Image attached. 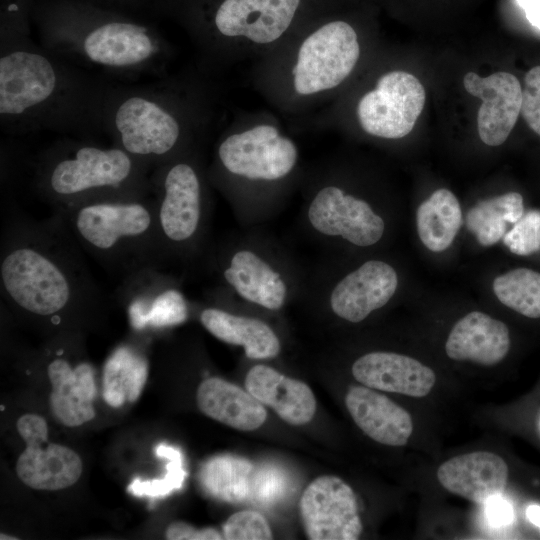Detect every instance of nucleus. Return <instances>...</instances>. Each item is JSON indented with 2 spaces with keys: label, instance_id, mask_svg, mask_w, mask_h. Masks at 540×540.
Here are the masks:
<instances>
[{
  "label": "nucleus",
  "instance_id": "nucleus-1",
  "mask_svg": "<svg viewBox=\"0 0 540 540\" xmlns=\"http://www.w3.org/2000/svg\"><path fill=\"white\" fill-rule=\"evenodd\" d=\"M0 290L17 312L59 327L100 308L104 292L58 212L35 220L13 213L0 247Z\"/></svg>",
  "mask_w": 540,
  "mask_h": 540
},
{
  "label": "nucleus",
  "instance_id": "nucleus-2",
  "mask_svg": "<svg viewBox=\"0 0 540 540\" xmlns=\"http://www.w3.org/2000/svg\"><path fill=\"white\" fill-rule=\"evenodd\" d=\"M111 83L36 44L30 33L0 36V126L8 134L101 131Z\"/></svg>",
  "mask_w": 540,
  "mask_h": 540
},
{
  "label": "nucleus",
  "instance_id": "nucleus-3",
  "mask_svg": "<svg viewBox=\"0 0 540 540\" xmlns=\"http://www.w3.org/2000/svg\"><path fill=\"white\" fill-rule=\"evenodd\" d=\"M208 76L197 68L145 85L110 84L101 131L151 169L205 144L216 102Z\"/></svg>",
  "mask_w": 540,
  "mask_h": 540
},
{
  "label": "nucleus",
  "instance_id": "nucleus-4",
  "mask_svg": "<svg viewBox=\"0 0 540 540\" xmlns=\"http://www.w3.org/2000/svg\"><path fill=\"white\" fill-rule=\"evenodd\" d=\"M300 148L274 114L245 112L214 143L207 175L244 229L276 216L300 188Z\"/></svg>",
  "mask_w": 540,
  "mask_h": 540
},
{
  "label": "nucleus",
  "instance_id": "nucleus-5",
  "mask_svg": "<svg viewBox=\"0 0 540 540\" xmlns=\"http://www.w3.org/2000/svg\"><path fill=\"white\" fill-rule=\"evenodd\" d=\"M31 20L52 54L123 78L165 76L174 54L154 26L84 0H37Z\"/></svg>",
  "mask_w": 540,
  "mask_h": 540
},
{
  "label": "nucleus",
  "instance_id": "nucleus-6",
  "mask_svg": "<svg viewBox=\"0 0 540 540\" xmlns=\"http://www.w3.org/2000/svg\"><path fill=\"white\" fill-rule=\"evenodd\" d=\"M362 45L347 20L310 17L254 61V88L279 113L307 118L336 100L356 70Z\"/></svg>",
  "mask_w": 540,
  "mask_h": 540
},
{
  "label": "nucleus",
  "instance_id": "nucleus-7",
  "mask_svg": "<svg viewBox=\"0 0 540 540\" xmlns=\"http://www.w3.org/2000/svg\"><path fill=\"white\" fill-rule=\"evenodd\" d=\"M305 0H158V13L187 31L212 75L267 54L310 18Z\"/></svg>",
  "mask_w": 540,
  "mask_h": 540
},
{
  "label": "nucleus",
  "instance_id": "nucleus-8",
  "mask_svg": "<svg viewBox=\"0 0 540 540\" xmlns=\"http://www.w3.org/2000/svg\"><path fill=\"white\" fill-rule=\"evenodd\" d=\"M152 169L117 145L63 139L37 157L34 192L53 211L103 199L151 195Z\"/></svg>",
  "mask_w": 540,
  "mask_h": 540
},
{
  "label": "nucleus",
  "instance_id": "nucleus-9",
  "mask_svg": "<svg viewBox=\"0 0 540 540\" xmlns=\"http://www.w3.org/2000/svg\"><path fill=\"white\" fill-rule=\"evenodd\" d=\"M54 212L63 216L85 253L121 277L167 265L152 194L95 200Z\"/></svg>",
  "mask_w": 540,
  "mask_h": 540
},
{
  "label": "nucleus",
  "instance_id": "nucleus-10",
  "mask_svg": "<svg viewBox=\"0 0 540 540\" xmlns=\"http://www.w3.org/2000/svg\"><path fill=\"white\" fill-rule=\"evenodd\" d=\"M203 262L215 275L218 286L262 311L279 312L304 295L308 270L259 227L212 244Z\"/></svg>",
  "mask_w": 540,
  "mask_h": 540
},
{
  "label": "nucleus",
  "instance_id": "nucleus-11",
  "mask_svg": "<svg viewBox=\"0 0 540 540\" xmlns=\"http://www.w3.org/2000/svg\"><path fill=\"white\" fill-rule=\"evenodd\" d=\"M205 144L189 148L151 171L159 234L167 264L204 261L212 243V186Z\"/></svg>",
  "mask_w": 540,
  "mask_h": 540
},
{
  "label": "nucleus",
  "instance_id": "nucleus-12",
  "mask_svg": "<svg viewBox=\"0 0 540 540\" xmlns=\"http://www.w3.org/2000/svg\"><path fill=\"white\" fill-rule=\"evenodd\" d=\"M299 189L301 226L324 252L337 244L368 248L383 239V216L344 185L327 159L305 170Z\"/></svg>",
  "mask_w": 540,
  "mask_h": 540
},
{
  "label": "nucleus",
  "instance_id": "nucleus-13",
  "mask_svg": "<svg viewBox=\"0 0 540 540\" xmlns=\"http://www.w3.org/2000/svg\"><path fill=\"white\" fill-rule=\"evenodd\" d=\"M399 277L380 259H368L338 274L324 259L308 271L302 298L313 301L334 317L357 324L385 307L395 295Z\"/></svg>",
  "mask_w": 540,
  "mask_h": 540
},
{
  "label": "nucleus",
  "instance_id": "nucleus-14",
  "mask_svg": "<svg viewBox=\"0 0 540 540\" xmlns=\"http://www.w3.org/2000/svg\"><path fill=\"white\" fill-rule=\"evenodd\" d=\"M425 104V89L412 74L402 70L382 73L374 87L357 100L355 117L368 136L395 140L408 135Z\"/></svg>",
  "mask_w": 540,
  "mask_h": 540
},
{
  "label": "nucleus",
  "instance_id": "nucleus-15",
  "mask_svg": "<svg viewBox=\"0 0 540 540\" xmlns=\"http://www.w3.org/2000/svg\"><path fill=\"white\" fill-rule=\"evenodd\" d=\"M115 296L126 306L136 331L177 326L191 313L180 279L164 268L148 267L122 277Z\"/></svg>",
  "mask_w": 540,
  "mask_h": 540
},
{
  "label": "nucleus",
  "instance_id": "nucleus-16",
  "mask_svg": "<svg viewBox=\"0 0 540 540\" xmlns=\"http://www.w3.org/2000/svg\"><path fill=\"white\" fill-rule=\"evenodd\" d=\"M17 430L26 443L16 464L19 479L36 490L55 491L75 484L82 473V461L72 449L50 443L43 417L25 414L17 421Z\"/></svg>",
  "mask_w": 540,
  "mask_h": 540
},
{
  "label": "nucleus",
  "instance_id": "nucleus-17",
  "mask_svg": "<svg viewBox=\"0 0 540 540\" xmlns=\"http://www.w3.org/2000/svg\"><path fill=\"white\" fill-rule=\"evenodd\" d=\"M299 507L305 533L311 540H356L362 533L356 495L336 476L313 480L304 490Z\"/></svg>",
  "mask_w": 540,
  "mask_h": 540
},
{
  "label": "nucleus",
  "instance_id": "nucleus-18",
  "mask_svg": "<svg viewBox=\"0 0 540 540\" xmlns=\"http://www.w3.org/2000/svg\"><path fill=\"white\" fill-rule=\"evenodd\" d=\"M205 296L209 302H190L191 309L198 312L202 326L217 339L244 349L251 360L276 358L281 351L277 332L262 318L229 308L226 301L214 289Z\"/></svg>",
  "mask_w": 540,
  "mask_h": 540
},
{
  "label": "nucleus",
  "instance_id": "nucleus-19",
  "mask_svg": "<svg viewBox=\"0 0 540 540\" xmlns=\"http://www.w3.org/2000/svg\"><path fill=\"white\" fill-rule=\"evenodd\" d=\"M466 91L482 100L477 128L480 139L489 146L505 142L514 128L522 105V88L511 73L496 72L481 77L468 72L463 78Z\"/></svg>",
  "mask_w": 540,
  "mask_h": 540
},
{
  "label": "nucleus",
  "instance_id": "nucleus-20",
  "mask_svg": "<svg viewBox=\"0 0 540 540\" xmlns=\"http://www.w3.org/2000/svg\"><path fill=\"white\" fill-rule=\"evenodd\" d=\"M355 380L369 388L422 398L436 384L432 368L407 355L372 351L358 357L351 366Z\"/></svg>",
  "mask_w": 540,
  "mask_h": 540
},
{
  "label": "nucleus",
  "instance_id": "nucleus-21",
  "mask_svg": "<svg viewBox=\"0 0 540 540\" xmlns=\"http://www.w3.org/2000/svg\"><path fill=\"white\" fill-rule=\"evenodd\" d=\"M436 476L448 492L483 505L504 492L509 468L506 461L494 452L473 451L443 462Z\"/></svg>",
  "mask_w": 540,
  "mask_h": 540
},
{
  "label": "nucleus",
  "instance_id": "nucleus-22",
  "mask_svg": "<svg viewBox=\"0 0 540 540\" xmlns=\"http://www.w3.org/2000/svg\"><path fill=\"white\" fill-rule=\"evenodd\" d=\"M345 404L355 424L380 444L404 446L413 434L414 423L409 412L375 389L351 386Z\"/></svg>",
  "mask_w": 540,
  "mask_h": 540
},
{
  "label": "nucleus",
  "instance_id": "nucleus-23",
  "mask_svg": "<svg viewBox=\"0 0 540 540\" xmlns=\"http://www.w3.org/2000/svg\"><path fill=\"white\" fill-rule=\"evenodd\" d=\"M507 325L483 312L472 311L452 327L445 343L447 356L483 366L500 363L510 349Z\"/></svg>",
  "mask_w": 540,
  "mask_h": 540
},
{
  "label": "nucleus",
  "instance_id": "nucleus-24",
  "mask_svg": "<svg viewBox=\"0 0 540 540\" xmlns=\"http://www.w3.org/2000/svg\"><path fill=\"white\" fill-rule=\"evenodd\" d=\"M47 374L52 385L51 409L63 425L80 426L94 418L96 386L94 370L89 363L72 366L58 355L49 362Z\"/></svg>",
  "mask_w": 540,
  "mask_h": 540
},
{
  "label": "nucleus",
  "instance_id": "nucleus-25",
  "mask_svg": "<svg viewBox=\"0 0 540 540\" xmlns=\"http://www.w3.org/2000/svg\"><path fill=\"white\" fill-rule=\"evenodd\" d=\"M245 388L291 425H304L315 414L316 399L309 386L268 365L252 366L245 377Z\"/></svg>",
  "mask_w": 540,
  "mask_h": 540
},
{
  "label": "nucleus",
  "instance_id": "nucleus-26",
  "mask_svg": "<svg viewBox=\"0 0 540 540\" xmlns=\"http://www.w3.org/2000/svg\"><path fill=\"white\" fill-rule=\"evenodd\" d=\"M196 400L202 413L241 431L259 428L267 417L262 403L247 390L218 377L202 381Z\"/></svg>",
  "mask_w": 540,
  "mask_h": 540
},
{
  "label": "nucleus",
  "instance_id": "nucleus-27",
  "mask_svg": "<svg viewBox=\"0 0 540 540\" xmlns=\"http://www.w3.org/2000/svg\"><path fill=\"white\" fill-rule=\"evenodd\" d=\"M416 225L421 242L433 252L446 250L462 225V211L448 189L434 191L417 209Z\"/></svg>",
  "mask_w": 540,
  "mask_h": 540
},
{
  "label": "nucleus",
  "instance_id": "nucleus-28",
  "mask_svg": "<svg viewBox=\"0 0 540 540\" xmlns=\"http://www.w3.org/2000/svg\"><path fill=\"white\" fill-rule=\"evenodd\" d=\"M148 362L134 347L121 345L105 362L103 369V398L112 407L125 401L135 402L145 385Z\"/></svg>",
  "mask_w": 540,
  "mask_h": 540
},
{
  "label": "nucleus",
  "instance_id": "nucleus-29",
  "mask_svg": "<svg viewBox=\"0 0 540 540\" xmlns=\"http://www.w3.org/2000/svg\"><path fill=\"white\" fill-rule=\"evenodd\" d=\"M253 465L248 460L221 455L208 460L199 472V482L211 497L229 503L250 498Z\"/></svg>",
  "mask_w": 540,
  "mask_h": 540
},
{
  "label": "nucleus",
  "instance_id": "nucleus-30",
  "mask_svg": "<svg viewBox=\"0 0 540 540\" xmlns=\"http://www.w3.org/2000/svg\"><path fill=\"white\" fill-rule=\"evenodd\" d=\"M523 213L522 195L508 192L482 200L469 209L466 226L482 246H491L503 238L507 224L516 223Z\"/></svg>",
  "mask_w": 540,
  "mask_h": 540
},
{
  "label": "nucleus",
  "instance_id": "nucleus-31",
  "mask_svg": "<svg viewBox=\"0 0 540 540\" xmlns=\"http://www.w3.org/2000/svg\"><path fill=\"white\" fill-rule=\"evenodd\" d=\"M493 291L505 306L528 318H540V273L517 268L497 276Z\"/></svg>",
  "mask_w": 540,
  "mask_h": 540
},
{
  "label": "nucleus",
  "instance_id": "nucleus-32",
  "mask_svg": "<svg viewBox=\"0 0 540 540\" xmlns=\"http://www.w3.org/2000/svg\"><path fill=\"white\" fill-rule=\"evenodd\" d=\"M155 452L158 457L169 460L166 465V474L162 478L143 481L139 478L133 480L128 486V491L137 497L159 498L179 490L185 480L186 471L183 467L181 452L166 444H160Z\"/></svg>",
  "mask_w": 540,
  "mask_h": 540
},
{
  "label": "nucleus",
  "instance_id": "nucleus-33",
  "mask_svg": "<svg viewBox=\"0 0 540 540\" xmlns=\"http://www.w3.org/2000/svg\"><path fill=\"white\" fill-rule=\"evenodd\" d=\"M289 489L286 473L273 465H265L252 474L250 499L262 506L274 505Z\"/></svg>",
  "mask_w": 540,
  "mask_h": 540
},
{
  "label": "nucleus",
  "instance_id": "nucleus-34",
  "mask_svg": "<svg viewBox=\"0 0 540 540\" xmlns=\"http://www.w3.org/2000/svg\"><path fill=\"white\" fill-rule=\"evenodd\" d=\"M504 244L517 255L540 250V210H529L503 236Z\"/></svg>",
  "mask_w": 540,
  "mask_h": 540
},
{
  "label": "nucleus",
  "instance_id": "nucleus-35",
  "mask_svg": "<svg viewBox=\"0 0 540 540\" xmlns=\"http://www.w3.org/2000/svg\"><path fill=\"white\" fill-rule=\"evenodd\" d=\"M227 540H268L272 532L265 517L259 512L244 510L231 515L223 526Z\"/></svg>",
  "mask_w": 540,
  "mask_h": 540
},
{
  "label": "nucleus",
  "instance_id": "nucleus-36",
  "mask_svg": "<svg viewBox=\"0 0 540 540\" xmlns=\"http://www.w3.org/2000/svg\"><path fill=\"white\" fill-rule=\"evenodd\" d=\"M520 113L527 125L540 136V66L530 69L524 78Z\"/></svg>",
  "mask_w": 540,
  "mask_h": 540
},
{
  "label": "nucleus",
  "instance_id": "nucleus-37",
  "mask_svg": "<svg viewBox=\"0 0 540 540\" xmlns=\"http://www.w3.org/2000/svg\"><path fill=\"white\" fill-rule=\"evenodd\" d=\"M37 0H0V31H29Z\"/></svg>",
  "mask_w": 540,
  "mask_h": 540
},
{
  "label": "nucleus",
  "instance_id": "nucleus-38",
  "mask_svg": "<svg viewBox=\"0 0 540 540\" xmlns=\"http://www.w3.org/2000/svg\"><path fill=\"white\" fill-rule=\"evenodd\" d=\"M165 536L169 540H219L223 538V536L213 528L198 530L184 522H174L169 525Z\"/></svg>",
  "mask_w": 540,
  "mask_h": 540
},
{
  "label": "nucleus",
  "instance_id": "nucleus-39",
  "mask_svg": "<svg viewBox=\"0 0 540 540\" xmlns=\"http://www.w3.org/2000/svg\"><path fill=\"white\" fill-rule=\"evenodd\" d=\"M485 505L486 516L492 525L503 526L513 520L512 506L501 495L490 498Z\"/></svg>",
  "mask_w": 540,
  "mask_h": 540
},
{
  "label": "nucleus",
  "instance_id": "nucleus-40",
  "mask_svg": "<svg viewBox=\"0 0 540 540\" xmlns=\"http://www.w3.org/2000/svg\"><path fill=\"white\" fill-rule=\"evenodd\" d=\"M97 6L126 12L129 14L151 11L155 0H84Z\"/></svg>",
  "mask_w": 540,
  "mask_h": 540
},
{
  "label": "nucleus",
  "instance_id": "nucleus-41",
  "mask_svg": "<svg viewBox=\"0 0 540 540\" xmlns=\"http://www.w3.org/2000/svg\"><path fill=\"white\" fill-rule=\"evenodd\" d=\"M529 23L540 30V0H516Z\"/></svg>",
  "mask_w": 540,
  "mask_h": 540
},
{
  "label": "nucleus",
  "instance_id": "nucleus-42",
  "mask_svg": "<svg viewBox=\"0 0 540 540\" xmlns=\"http://www.w3.org/2000/svg\"><path fill=\"white\" fill-rule=\"evenodd\" d=\"M526 516L531 523L540 529V506L536 504L529 505L526 509Z\"/></svg>",
  "mask_w": 540,
  "mask_h": 540
},
{
  "label": "nucleus",
  "instance_id": "nucleus-43",
  "mask_svg": "<svg viewBox=\"0 0 540 540\" xmlns=\"http://www.w3.org/2000/svg\"><path fill=\"white\" fill-rule=\"evenodd\" d=\"M0 539H1V540H6V539L14 540V539H17V538L12 537V536H8V535L1 534V535H0Z\"/></svg>",
  "mask_w": 540,
  "mask_h": 540
},
{
  "label": "nucleus",
  "instance_id": "nucleus-44",
  "mask_svg": "<svg viewBox=\"0 0 540 540\" xmlns=\"http://www.w3.org/2000/svg\"><path fill=\"white\" fill-rule=\"evenodd\" d=\"M537 426H538V429H539V432H540V414H539V417H538V423H537Z\"/></svg>",
  "mask_w": 540,
  "mask_h": 540
}]
</instances>
